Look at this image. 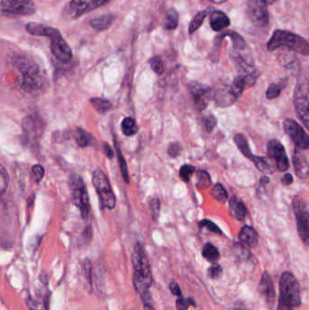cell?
Masks as SVG:
<instances>
[{
  "instance_id": "1",
  "label": "cell",
  "mask_w": 309,
  "mask_h": 310,
  "mask_svg": "<svg viewBox=\"0 0 309 310\" xmlns=\"http://www.w3.org/2000/svg\"><path fill=\"white\" fill-rule=\"evenodd\" d=\"M27 33L36 36H46L50 39V49L54 55L63 63H68L72 60L71 47L62 36L59 30L44 24L30 22L26 25Z\"/></svg>"
},
{
  "instance_id": "2",
  "label": "cell",
  "mask_w": 309,
  "mask_h": 310,
  "mask_svg": "<svg viewBox=\"0 0 309 310\" xmlns=\"http://www.w3.org/2000/svg\"><path fill=\"white\" fill-rule=\"evenodd\" d=\"M132 262L134 270L133 286L135 291L142 297L143 295L150 292L149 289L152 284V275L149 259L144 250V247L140 243H136L133 248Z\"/></svg>"
},
{
  "instance_id": "3",
  "label": "cell",
  "mask_w": 309,
  "mask_h": 310,
  "mask_svg": "<svg viewBox=\"0 0 309 310\" xmlns=\"http://www.w3.org/2000/svg\"><path fill=\"white\" fill-rule=\"evenodd\" d=\"M279 47H287L290 50L305 56L309 55V45L308 41L296 34L285 30H276L269 43L268 49L275 51Z\"/></svg>"
},
{
  "instance_id": "4",
  "label": "cell",
  "mask_w": 309,
  "mask_h": 310,
  "mask_svg": "<svg viewBox=\"0 0 309 310\" xmlns=\"http://www.w3.org/2000/svg\"><path fill=\"white\" fill-rule=\"evenodd\" d=\"M279 300L278 302L292 308L299 307L301 304L300 287L295 276L290 272H284L279 279Z\"/></svg>"
},
{
  "instance_id": "5",
  "label": "cell",
  "mask_w": 309,
  "mask_h": 310,
  "mask_svg": "<svg viewBox=\"0 0 309 310\" xmlns=\"http://www.w3.org/2000/svg\"><path fill=\"white\" fill-rule=\"evenodd\" d=\"M69 186L73 204L79 210L82 217L87 218L90 211V203L84 180L78 174H72L69 179Z\"/></svg>"
},
{
  "instance_id": "6",
  "label": "cell",
  "mask_w": 309,
  "mask_h": 310,
  "mask_svg": "<svg viewBox=\"0 0 309 310\" xmlns=\"http://www.w3.org/2000/svg\"><path fill=\"white\" fill-rule=\"evenodd\" d=\"M92 184L97 192L101 205L106 209L112 210L116 204V200L106 173L101 170H95L92 173Z\"/></svg>"
},
{
  "instance_id": "7",
  "label": "cell",
  "mask_w": 309,
  "mask_h": 310,
  "mask_svg": "<svg viewBox=\"0 0 309 310\" xmlns=\"http://www.w3.org/2000/svg\"><path fill=\"white\" fill-rule=\"evenodd\" d=\"M110 0H71L66 5L63 16L66 19H76L88 12L105 6Z\"/></svg>"
},
{
  "instance_id": "8",
  "label": "cell",
  "mask_w": 309,
  "mask_h": 310,
  "mask_svg": "<svg viewBox=\"0 0 309 310\" xmlns=\"http://www.w3.org/2000/svg\"><path fill=\"white\" fill-rule=\"evenodd\" d=\"M34 0H0V15L22 17L35 13Z\"/></svg>"
},
{
  "instance_id": "9",
  "label": "cell",
  "mask_w": 309,
  "mask_h": 310,
  "mask_svg": "<svg viewBox=\"0 0 309 310\" xmlns=\"http://www.w3.org/2000/svg\"><path fill=\"white\" fill-rule=\"evenodd\" d=\"M294 105L296 113L306 128L309 127V82L299 83L294 92Z\"/></svg>"
},
{
  "instance_id": "10",
  "label": "cell",
  "mask_w": 309,
  "mask_h": 310,
  "mask_svg": "<svg viewBox=\"0 0 309 310\" xmlns=\"http://www.w3.org/2000/svg\"><path fill=\"white\" fill-rule=\"evenodd\" d=\"M293 210L295 212L299 237L305 244H309V209L303 198L296 196L293 200Z\"/></svg>"
},
{
  "instance_id": "11",
  "label": "cell",
  "mask_w": 309,
  "mask_h": 310,
  "mask_svg": "<svg viewBox=\"0 0 309 310\" xmlns=\"http://www.w3.org/2000/svg\"><path fill=\"white\" fill-rule=\"evenodd\" d=\"M284 131L291 139L297 149L307 151L309 148V138L307 132L297 122L292 119H285L283 123Z\"/></svg>"
},
{
  "instance_id": "12",
  "label": "cell",
  "mask_w": 309,
  "mask_h": 310,
  "mask_svg": "<svg viewBox=\"0 0 309 310\" xmlns=\"http://www.w3.org/2000/svg\"><path fill=\"white\" fill-rule=\"evenodd\" d=\"M248 15L251 22L256 27H266L269 25L270 15L268 6L263 0H249Z\"/></svg>"
},
{
  "instance_id": "13",
  "label": "cell",
  "mask_w": 309,
  "mask_h": 310,
  "mask_svg": "<svg viewBox=\"0 0 309 310\" xmlns=\"http://www.w3.org/2000/svg\"><path fill=\"white\" fill-rule=\"evenodd\" d=\"M268 155L276 161V168L280 172L290 169V161L282 144L277 140H271L268 145Z\"/></svg>"
},
{
  "instance_id": "14",
  "label": "cell",
  "mask_w": 309,
  "mask_h": 310,
  "mask_svg": "<svg viewBox=\"0 0 309 310\" xmlns=\"http://www.w3.org/2000/svg\"><path fill=\"white\" fill-rule=\"evenodd\" d=\"M293 164L296 175L300 179L308 178L309 172V159L303 150L296 148L293 155Z\"/></svg>"
},
{
  "instance_id": "15",
  "label": "cell",
  "mask_w": 309,
  "mask_h": 310,
  "mask_svg": "<svg viewBox=\"0 0 309 310\" xmlns=\"http://www.w3.org/2000/svg\"><path fill=\"white\" fill-rule=\"evenodd\" d=\"M258 291L263 296L267 303L269 305H274L276 293H275L272 279L268 272H265L262 275L261 280L258 285Z\"/></svg>"
},
{
  "instance_id": "16",
  "label": "cell",
  "mask_w": 309,
  "mask_h": 310,
  "mask_svg": "<svg viewBox=\"0 0 309 310\" xmlns=\"http://www.w3.org/2000/svg\"><path fill=\"white\" fill-rule=\"evenodd\" d=\"M192 96L194 98V103L195 106L198 108L199 111H202L206 106H207V102H206V95L209 92V88L206 86H202L200 84H198L196 82H192L190 86Z\"/></svg>"
},
{
  "instance_id": "17",
  "label": "cell",
  "mask_w": 309,
  "mask_h": 310,
  "mask_svg": "<svg viewBox=\"0 0 309 310\" xmlns=\"http://www.w3.org/2000/svg\"><path fill=\"white\" fill-rule=\"evenodd\" d=\"M21 71L23 73V82L27 86H35L39 81V71L36 65L29 63H22Z\"/></svg>"
},
{
  "instance_id": "18",
  "label": "cell",
  "mask_w": 309,
  "mask_h": 310,
  "mask_svg": "<svg viewBox=\"0 0 309 310\" xmlns=\"http://www.w3.org/2000/svg\"><path fill=\"white\" fill-rule=\"evenodd\" d=\"M210 23H211V28L214 31L219 32L230 26V20L229 17L224 12L216 10L211 13Z\"/></svg>"
},
{
  "instance_id": "19",
  "label": "cell",
  "mask_w": 309,
  "mask_h": 310,
  "mask_svg": "<svg viewBox=\"0 0 309 310\" xmlns=\"http://www.w3.org/2000/svg\"><path fill=\"white\" fill-rule=\"evenodd\" d=\"M238 237L242 245L249 248H254L257 244V234L256 231L248 225L242 227Z\"/></svg>"
},
{
  "instance_id": "20",
  "label": "cell",
  "mask_w": 309,
  "mask_h": 310,
  "mask_svg": "<svg viewBox=\"0 0 309 310\" xmlns=\"http://www.w3.org/2000/svg\"><path fill=\"white\" fill-rule=\"evenodd\" d=\"M229 210L231 216L237 219V220H243L248 213L247 208L243 202L235 197L230 199Z\"/></svg>"
},
{
  "instance_id": "21",
  "label": "cell",
  "mask_w": 309,
  "mask_h": 310,
  "mask_svg": "<svg viewBox=\"0 0 309 310\" xmlns=\"http://www.w3.org/2000/svg\"><path fill=\"white\" fill-rule=\"evenodd\" d=\"M112 21H113V16L105 15L96 18H92L90 21V26L96 31H105L112 25Z\"/></svg>"
},
{
  "instance_id": "22",
  "label": "cell",
  "mask_w": 309,
  "mask_h": 310,
  "mask_svg": "<svg viewBox=\"0 0 309 310\" xmlns=\"http://www.w3.org/2000/svg\"><path fill=\"white\" fill-rule=\"evenodd\" d=\"M234 143L235 145L237 146L238 150L240 151V152L243 154L245 157L251 160L253 157V154L250 151V146H249V143L247 141L246 137L244 136L243 134H240V133H237L235 136H234Z\"/></svg>"
},
{
  "instance_id": "23",
  "label": "cell",
  "mask_w": 309,
  "mask_h": 310,
  "mask_svg": "<svg viewBox=\"0 0 309 310\" xmlns=\"http://www.w3.org/2000/svg\"><path fill=\"white\" fill-rule=\"evenodd\" d=\"M215 99L217 101L218 104L221 106H231L236 101L230 92L229 87L218 90L215 94Z\"/></svg>"
},
{
  "instance_id": "24",
  "label": "cell",
  "mask_w": 309,
  "mask_h": 310,
  "mask_svg": "<svg viewBox=\"0 0 309 310\" xmlns=\"http://www.w3.org/2000/svg\"><path fill=\"white\" fill-rule=\"evenodd\" d=\"M178 24H179V14L175 9L171 8L165 14L164 27L168 30H173L178 27Z\"/></svg>"
},
{
  "instance_id": "25",
  "label": "cell",
  "mask_w": 309,
  "mask_h": 310,
  "mask_svg": "<svg viewBox=\"0 0 309 310\" xmlns=\"http://www.w3.org/2000/svg\"><path fill=\"white\" fill-rule=\"evenodd\" d=\"M246 85V82L244 80L243 77L241 75H238L237 77H236L233 83L229 86V89H230V92H231V94L233 95V97L235 99L237 100L240 95L242 94V92L244 91V88Z\"/></svg>"
},
{
  "instance_id": "26",
  "label": "cell",
  "mask_w": 309,
  "mask_h": 310,
  "mask_svg": "<svg viewBox=\"0 0 309 310\" xmlns=\"http://www.w3.org/2000/svg\"><path fill=\"white\" fill-rule=\"evenodd\" d=\"M122 132L126 136H133L138 132V127L134 119L126 117L122 122Z\"/></svg>"
},
{
  "instance_id": "27",
  "label": "cell",
  "mask_w": 309,
  "mask_h": 310,
  "mask_svg": "<svg viewBox=\"0 0 309 310\" xmlns=\"http://www.w3.org/2000/svg\"><path fill=\"white\" fill-rule=\"evenodd\" d=\"M202 256L205 259H207L210 262H216L219 258V252L217 248L211 243H206L204 245L202 250Z\"/></svg>"
},
{
  "instance_id": "28",
  "label": "cell",
  "mask_w": 309,
  "mask_h": 310,
  "mask_svg": "<svg viewBox=\"0 0 309 310\" xmlns=\"http://www.w3.org/2000/svg\"><path fill=\"white\" fill-rule=\"evenodd\" d=\"M207 17L206 11H200L198 12L195 17L192 18L189 26V34L192 35L194 32H196L199 27L203 24V21Z\"/></svg>"
},
{
  "instance_id": "29",
  "label": "cell",
  "mask_w": 309,
  "mask_h": 310,
  "mask_svg": "<svg viewBox=\"0 0 309 310\" xmlns=\"http://www.w3.org/2000/svg\"><path fill=\"white\" fill-rule=\"evenodd\" d=\"M91 104L93 108L100 113H106L112 109V104L106 99L92 98L91 100Z\"/></svg>"
},
{
  "instance_id": "30",
  "label": "cell",
  "mask_w": 309,
  "mask_h": 310,
  "mask_svg": "<svg viewBox=\"0 0 309 310\" xmlns=\"http://www.w3.org/2000/svg\"><path fill=\"white\" fill-rule=\"evenodd\" d=\"M115 148H116V152H117V157H118L119 165H120V169H121V172L123 174V177L126 183H129L130 182V180H129V173H128V167H127V164L125 162V157L123 155V153L121 152L120 148H119L117 143L115 142Z\"/></svg>"
},
{
  "instance_id": "31",
  "label": "cell",
  "mask_w": 309,
  "mask_h": 310,
  "mask_svg": "<svg viewBox=\"0 0 309 310\" xmlns=\"http://www.w3.org/2000/svg\"><path fill=\"white\" fill-rule=\"evenodd\" d=\"M286 86V81L279 84H271L266 92V96L269 100L276 99L282 92L284 86Z\"/></svg>"
},
{
  "instance_id": "32",
  "label": "cell",
  "mask_w": 309,
  "mask_h": 310,
  "mask_svg": "<svg viewBox=\"0 0 309 310\" xmlns=\"http://www.w3.org/2000/svg\"><path fill=\"white\" fill-rule=\"evenodd\" d=\"M211 195L213 198L217 200L218 201H226L229 198L228 192L224 188L223 185L220 184V183H217L213 186L212 191H211Z\"/></svg>"
},
{
  "instance_id": "33",
  "label": "cell",
  "mask_w": 309,
  "mask_h": 310,
  "mask_svg": "<svg viewBox=\"0 0 309 310\" xmlns=\"http://www.w3.org/2000/svg\"><path fill=\"white\" fill-rule=\"evenodd\" d=\"M9 183V177L4 165L0 164V196L7 192Z\"/></svg>"
},
{
  "instance_id": "34",
  "label": "cell",
  "mask_w": 309,
  "mask_h": 310,
  "mask_svg": "<svg viewBox=\"0 0 309 310\" xmlns=\"http://www.w3.org/2000/svg\"><path fill=\"white\" fill-rule=\"evenodd\" d=\"M211 184V179L210 174L205 171H199L197 172V186L199 189H206Z\"/></svg>"
},
{
  "instance_id": "35",
  "label": "cell",
  "mask_w": 309,
  "mask_h": 310,
  "mask_svg": "<svg viewBox=\"0 0 309 310\" xmlns=\"http://www.w3.org/2000/svg\"><path fill=\"white\" fill-rule=\"evenodd\" d=\"M151 65V69L154 71V73L161 75L164 72V65L163 60L161 59L159 56H154L149 61Z\"/></svg>"
},
{
  "instance_id": "36",
  "label": "cell",
  "mask_w": 309,
  "mask_h": 310,
  "mask_svg": "<svg viewBox=\"0 0 309 310\" xmlns=\"http://www.w3.org/2000/svg\"><path fill=\"white\" fill-rule=\"evenodd\" d=\"M195 172V167L192 165L185 164L180 170V176L184 182H189L191 176Z\"/></svg>"
},
{
  "instance_id": "37",
  "label": "cell",
  "mask_w": 309,
  "mask_h": 310,
  "mask_svg": "<svg viewBox=\"0 0 309 310\" xmlns=\"http://www.w3.org/2000/svg\"><path fill=\"white\" fill-rule=\"evenodd\" d=\"M252 162L254 163V164L256 166V168L262 172H270V167L269 164L267 163V161L262 157H257V156H254L252 157Z\"/></svg>"
},
{
  "instance_id": "38",
  "label": "cell",
  "mask_w": 309,
  "mask_h": 310,
  "mask_svg": "<svg viewBox=\"0 0 309 310\" xmlns=\"http://www.w3.org/2000/svg\"><path fill=\"white\" fill-rule=\"evenodd\" d=\"M150 211L152 215V218L154 220H157L160 216V211H161V202L158 198H152L150 201Z\"/></svg>"
},
{
  "instance_id": "39",
  "label": "cell",
  "mask_w": 309,
  "mask_h": 310,
  "mask_svg": "<svg viewBox=\"0 0 309 310\" xmlns=\"http://www.w3.org/2000/svg\"><path fill=\"white\" fill-rule=\"evenodd\" d=\"M191 305H195L194 300L189 297V298H184V297H179L176 300V308L178 310H188L189 307Z\"/></svg>"
},
{
  "instance_id": "40",
  "label": "cell",
  "mask_w": 309,
  "mask_h": 310,
  "mask_svg": "<svg viewBox=\"0 0 309 310\" xmlns=\"http://www.w3.org/2000/svg\"><path fill=\"white\" fill-rule=\"evenodd\" d=\"M199 226H200V228H206L207 230H209V231H211V232L218 233V234H222V231L219 230V228L218 227L217 225L215 224V223H213L212 221L209 220V219H203V220H201V221L199 223Z\"/></svg>"
},
{
  "instance_id": "41",
  "label": "cell",
  "mask_w": 309,
  "mask_h": 310,
  "mask_svg": "<svg viewBox=\"0 0 309 310\" xmlns=\"http://www.w3.org/2000/svg\"><path fill=\"white\" fill-rule=\"evenodd\" d=\"M27 307L30 310H47L45 304L40 303L32 297H28L27 299Z\"/></svg>"
},
{
  "instance_id": "42",
  "label": "cell",
  "mask_w": 309,
  "mask_h": 310,
  "mask_svg": "<svg viewBox=\"0 0 309 310\" xmlns=\"http://www.w3.org/2000/svg\"><path fill=\"white\" fill-rule=\"evenodd\" d=\"M32 172H33L34 177L36 182H40L44 175H45V169L43 168V166L40 164L34 165L32 167Z\"/></svg>"
},
{
  "instance_id": "43",
  "label": "cell",
  "mask_w": 309,
  "mask_h": 310,
  "mask_svg": "<svg viewBox=\"0 0 309 310\" xmlns=\"http://www.w3.org/2000/svg\"><path fill=\"white\" fill-rule=\"evenodd\" d=\"M222 273V269L219 265L217 263H214V264L211 266V268L208 270V276L211 277V278H218V277L220 276V274Z\"/></svg>"
},
{
  "instance_id": "44",
  "label": "cell",
  "mask_w": 309,
  "mask_h": 310,
  "mask_svg": "<svg viewBox=\"0 0 309 310\" xmlns=\"http://www.w3.org/2000/svg\"><path fill=\"white\" fill-rule=\"evenodd\" d=\"M216 125H217V120L213 115H209L207 118L205 119V127L208 132H212L213 129L216 127Z\"/></svg>"
},
{
  "instance_id": "45",
  "label": "cell",
  "mask_w": 309,
  "mask_h": 310,
  "mask_svg": "<svg viewBox=\"0 0 309 310\" xmlns=\"http://www.w3.org/2000/svg\"><path fill=\"white\" fill-rule=\"evenodd\" d=\"M85 274H86V279L88 280L89 284L91 285L92 282V264L90 259H86L85 261Z\"/></svg>"
},
{
  "instance_id": "46",
  "label": "cell",
  "mask_w": 309,
  "mask_h": 310,
  "mask_svg": "<svg viewBox=\"0 0 309 310\" xmlns=\"http://www.w3.org/2000/svg\"><path fill=\"white\" fill-rule=\"evenodd\" d=\"M181 146H179L178 144H171L169 149H168V153L171 157H177L178 155H180L181 153Z\"/></svg>"
},
{
  "instance_id": "47",
  "label": "cell",
  "mask_w": 309,
  "mask_h": 310,
  "mask_svg": "<svg viewBox=\"0 0 309 310\" xmlns=\"http://www.w3.org/2000/svg\"><path fill=\"white\" fill-rule=\"evenodd\" d=\"M77 143L80 146L82 147H86L88 146L89 144V140H88V136L86 134V132H84L83 131H81L79 133V136L77 138Z\"/></svg>"
},
{
  "instance_id": "48",
  "label": "cell",
  "mask_w": 309,
  "mask_h": 310,
  "mask_svg": "<svg viewBox=\"0 0 309 310\" xmlns=\"http://www.w3.org/2000/svg\"><path fill=\"white\" fill-rule=\"evenodd\" d=\"M170 290H171V292L173 295L178 296V297H181V296H182L181 288H180L179 284H178L176 281H174V280L171 281V283H170Z\"/></svg>"
},
{
  "instance_id": "49",
  "label": "cell",
  "mask_w": 309,
  "mask_h": 310,
  "mask_svg": "<svg viewBox=\"0 0 309 310\" xmlns=\"http://www.w3.org/2000/svg\"><path fill=\"white\" fill-rule=\"evenodd\" d=\"M293 181H294V179H293L292 174L287 173L284 175V177L282 178V183L284 185H290L293 182Z\"/></svg>"
},
{
  "instance_id": "50",
  "label": "cell",
  "mask_w": 309,
  "mask_h": 310,
  "mask_svg": "<svg viewBox=\"0 0 309 310\" xmlns=\"http://www.w3.org/2000/svg\"><path fill=\"white\" fill-rule=\"evenodd\" d=\"M105 152H106V156H107L108 158H113L114 153H113L112 148L110 147V146H109L108 144H105Z\"/></svg>"
},
{
  "instance_id": "51",
  "label": "cell",
  "mask_w": 309,
  "mask_h": 310,
  "mask_svg": "<svg viewBox=\"0 0 309 310\" xmlns=\"http://www.w3.org/2000/svg\"><path fill=\"white\" fill-rule=\"evenodd\" d=\"M294 310V308L290 307L288 305H285V304L281 303V302H278V306H277V310Z\"/></svg>"
},
{
  "instance_id": "52",
  "label": "cell",
  "mask_w": 309,
  "mask_h": 310,
  "mask_svg": "<svg viewBox=\"0 0 309 310\" xmlns=\"http://www.w3.org/2000/svg\"><path fill=\"white\" fill-rule=\"evenodd\" d=\"M270 182V179L267 176H263L262 178L260 179V183L261 184H268Z\"/></svg>"
},
{
  "instance_id": "53",
  "label": "cell",
  "mask_w": 309,
  "mask_h": 310,
  "mask_svg": "<svg viewBox=\"0 0 309 310\" xmlns=\"http://www.w3.org/2000/svg\"><path fill=\"white\" fill-rule=\"evenodd\" d=\"M232 310H249L246 307H244V306H235V308L233 309Z\"/></svg>"
},
{
  "instance_id": "54",
  "label": "cell",
  "mask_w": 309,
  "mask_h": 310,
  "mask_svg": "<svg viewBox=\"0 0 309 310\" xmlns=\"http://www.w3.org/2000/svg\"><path fill=\"white\" fill-rule=\"evenodd\" d=\"M210 1H211L212 3H215V4H222V3L227 2L228 0H210Z\"/></svg>"
},
{
  "instance_id": "55",
  "label": "cell",
  "mask_w": 309,
  "mask_h": 310,
  "mask_svg": "<svg viewBox=\"0 0 309 310\" xmlns=\"http://www.w3.org/2000/svg\"><path fill=\"white\" fill-rule=\"evenodd\" d=\"M263 1L266 3L267 6H270V5H272L273 3H275L276 0H263Z\"/></svg>"
}]
</instances>
